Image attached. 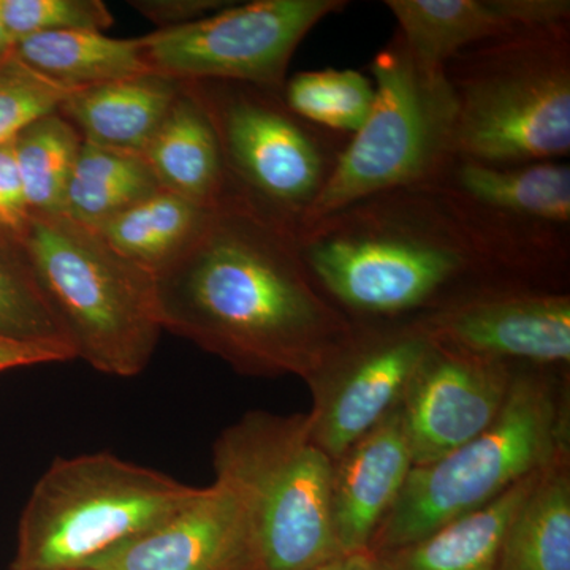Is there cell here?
<instances>
[{"mask_svg": "<svg viewBox=\"0 0 570 570\" xmlns=\"http://www.w3.org/2000/svg\"><path fill=\"white\" fill-rule=\"evenodd\" d=\"M494 570H570V456L539 475L510 520Z\"/></svg>", "mask_w": 570, "mask_h": 570, "instance_id": "22", "label": "cell"}, {"mask_svg": "<svg viewBox=\"0 0 570 570\" xmlns=\"http://www.w3.org/2000/svg\"><path fill=\"white\" fill-rule=\"evenodd\" d=\"M0 20L13 45L45 32H104L115 17L100 0H0Z\"/></svg>", "mask_w": 570, "mask_h": 570, "instance_id": "28", "label": "cell"}, {"mask_svg": "<svg viewBox=\"0 0 570 570\" xmlns=\"http://www.w3.org/2000/svg\"><path fill=\"white\" fill-rule=\"evenodd\" d=\"M0 337L71 348L20 243L0 234ZM73 354V352H71ZM75 356V355H73Z\"/></svg>", "mask_w": 570, "mask_h": 570, "instance_id": "27", "label": "cell"}, {"mask_svg": "<svg viewBox=\"0 0 570 570\" xmlns=\"http://www.w3.org/2000/svg\"><path fill=\"white\" fill-rule=\"evenodd\" d=\"M542 472L521 480L490 504L442 524L415 542L376 554L382 570L497 569L510 520Z\"/></svg>", "mask_w": 570, "mask_h": 570, "instance_id": "19", "label": "cell"}, {"mask_svg": "<svg viewBox=\"0 0 570 570\" xmlns=\"http://www.w3.org/2000/svg\"><path fill=\"white\" fill-rule=\"evenodd\" d=\"M510 272L534 287L568 276L570 167L564 160L487 165L455 159L436 181Z\"/></svg>", "mask_w": 570, "mask_h": 570, "instance_id": "10", "label": "cell"}, {"mask_svg": "<svg viewBox=\"0 0 570 570\" xmlns=\"http://www.w3.org/2000/svg\"><path fill=\"white\" fill-rule=\"evenodd\" d=\"M354 325L306 381L311 434L333 460L395 414L433 348L417 321Z\"/></svg>", "mask_w": 570, "mask_h": 570, "instance_id": "12", "label": "cell"}, {"mask_svg": "<svg viewBox=\"0 0 570 570\" xmlns=\"http://www.w3.org/2000/svg\"><path fill=\"white\" fill-rule=\"evenodd\" d=\"M70 360H75V356L66 347L0 337V373L17 370V367L70 362Z\"/></svg>", "mask_w": 570, "mask_h": 570, "instance_id": "32", "label": "cell"}, {"mask_svg": "<svg viewBox=\"0 0 570 570\" xmlns=\"http://www.w3.org/2000/svg\"><path fill=\"white\" fill-rule=\"evenodd\" d=\"M455 157L487 165L570 153V22L474 45L450 59Z\"/></svg>", "mask_w": 570, "mask_h": 570, "instance_id": "5", "label": "cell"}, {"mask_svg": "<svg viewBox=\"0 0 570 570\" xmlns=\"http://www.w3.org/2000/svg\"><path fill=\"white\" fill-rule=\"evenodd\" d=\"M295 236L307 272L352 324L414 321L479 292L530 285L436 184L373 195Z\"/></svg>", "mask_w": 570, "mask_h": 570, "instance_id": "2", "label": "cell"}, {"mask_svg": "<svg viewBox=\"0 0 570 570\" xmlns=\"http://www.w3.org/2000/svg\"><path fill=\"white\" fill-rule=\"evenodd\" d=\"M11 48H13V41H11L9 33L3 28L2 20H0V59L6 58Z\"/></svg>", "mask_w": 570, "mask_h": 570, "instance_id": "34", "label": "cell"}, {"mask_svg": "<svg viewBox=\"0 0 570 570\" xmlns=\"http://www.w3.org/2000/svg\"><path fill=\"white\" fill-rule=\"evenodd\" d=\"M70 94L10 51L0 59V145L13 140L40 116L58 110Z\"/></svg>", "mask_w": 570, "mask_h": 570, "instance_id": "29", "label": "cell"}, {"mask_svg": "<svg viewBox=\"0 0 570 570\" xmlns=\"http://www.w3.org/2000/svg\"><path fill=\"white\" fill-rule=\"evenodd\" d=\"M517 367L433 344L400 407L414 466L482 434L504 409Z\"/></svg>", "mask_w": 570, "mask_h": 570, "instance_id": "14", "label": "cell"}, {"mask_svg": "<svg viewBox=\"0 0 570 570\" xmlns=\"http://www.w3.org/2000/svg\"><path fill=\"white\" fill-rule=\"evenodd\" d=\"M164 189L214 206L227 194L223 153L208 111L189 81L141 154Z\"/></svg>", "mask_w": 570, "mask_h": 570, "instance_id": "18", "label": "cell"}, {"mask_svg": "<svg viewBox=\"0 0 570 570\" xmlns=\"http://www.w3.org/2000/svg\"><path fill=\"white\" fill-rule=\"evenodd\" d=\"M242 510L214 479L148 531L108 551L86 570H242Z\"/></svg>", "mask_w": 570, "mask_h": 570, "instance_id": "15", "label": "cell"}, {"mask_svg": "<svg viewBox=\"0 0 570 570\" xmlns=\"http://www.w3.org/2000/svg\"><path fill=\"white\" fill-rule=\"evenodd\" d=\"M564 456H570L568 374L519 366L504 409L482 434L441 460L412 468L370 551L415 542Z\"/></svg>", "mask_w": 570, "mask_h": 570, "instance_id": "4", "label": "cell"}, {"mask_svg": "<svg viewBox=\"0 0 570 570\" xmlns=\"http://www.w3.org/2000/svg\"><path fill=\"white\" fill-rule=\"evenodd\" d=\"M130 7L159 29L181 28L227 9L234 0H130Z\"/></svg>", "mask_w": 570, "mask_h": 570, "instance_id": "31", "label": "cell"}, {"mask_svg": "<svg viewBox=\"0 0 570 570\" xmlns=\"http://www.w3.org/2000/svg\"><path fill=\"white\" fill-rule=\"evenodd\" d=\"M197 490L108 452L56 460L22 510L11 570H86Z\"/></svg>", "mask_w": 570, "mask_h": 570, "instance_id": "7", "label": "cell"}, {"mask_svg": "<svg viewBox=\"0 0 570 570\" xmlns=\"http://www.w3.org/2000/svg\"><path fill=\"white\" fill-rule=\"evenodd\" d=\"M212 208L160 187L96 230L116 253L156 276L190 245Z\"/></svg>", "mask_w": 570, "mask_h": 570, "instance_id": "23", "label": "cell"}, {"mask_svg": "<svg viewBox=\"0 0 570 570\" xmlns=\"http://www.w3.org/2000/svg\"><path fill=\"white\" fill-rule=\"evenodd\" d=\"M29 213L13 140L0 145V234L20 243Z\"/></svg>", "mask_w": 570, "mask_h": 570, "instance_id": "30", "label": "cell"}, {"mask_svg": "<svg viewBox=\"0 0 570 570\" xmlns=\"http://www.w3.org/2000/svg\"><path fill=\"white\" fill-rule=\"evenodd\" d=\"M412 468L400 409L333 460L332 521L343 553L370 551Z\"/></svg>", "mask_w": 570, "mask_h": 570, "instance_id": "16", "label": "cell"}, {"mask_svg": "<svg viewBox=\"0 0 570 570\" xmlns=\"http://www.w3.org/2000/svg\"><path fill=\"white\" fill-rule=\"evenodd\" d=\"M346 0H254L140 37L153 73L178 81H235L283 92L295 51Z\"/></svg>", "mask_w": 570, "mask_h": 570, "instance_id": "11", "label": "cell"}, {"mask_svg": "<svg viewBox=\"0 0 570 570\" xmlns=\"http://www.w3.org/2000/svg\"><path fill=\"white\" fill-rule=\"evenodd\" d=\"M20 245L75 358L107 376L142 373L164 332L151 273L62 213L29 217Z\"/></svg>", "mask_w": 570, "mask_h": 570, "instance_id": "6", "label": "cell"}, {"mask_svg": "<svg viewBox=\"0 0 570 570\" xmlns=\"http://www.w3.org/2000/svg\"><path fill=\"white\" fill-rule=\"evenodd\" d=\"M283 97L288 110L303 121L352 137L366 122L376 89L358 70H309L288 78Z\"/></svg>", "mask_w": 570, "mask_h": 570, "instance_id": "26", "label": "cell"}, {"mask_svg": "<svg viewBox=\"0 0 570 570\" xmlns=\"http://www.w3.org/2000/svg\"><path fill=\"white\" fill-rule=\"evenodd\" d=\"M438 347L510 366L570 365V295L509 285L479 292L414 318Z\"/></svg>", "mask_w": 570, "mask_h": 570, "instance_id": "13", "label": "cell"}, {"mask_svg": "<svg viewBox=\"0 0 570 570\" xmlns=\"http://www.w3.org/2000/svg\"><path fill=\"white\" fill-rule=\"evenodd\" d=\"M370 70L376 89L370 116L348 138L302 228L373 195L434 183L455 159L456 100L445 70L423 67L397 32Z\"/></svg>", "mask_w": 570, "mask_h": 570, "instance_id": "8", "label": "cell"}, {"mask_svg": "<svg viewBox=\"0 0 570 570\" xmlns=\"http://www.w3.org/2000/svg\"><path fill=\"white\" fill-rule=\"evenodd\" d=\"M309 570H382V568L376 554L371 551H356V553L340 554Z\"/></svg>", "mask_w": 570, "mask_h": 570, "instance_id": "33", "label": "cell"}, {"mask_svg": "<svg viewBox=\"0 0 570 570\" xmlns=\"http://www.w3.org/2000/svg\"><path fill=\"white\" fill-rule=\"evenodd\" d=\"M189 82L216 130L227 190L296 235L351 137L303 121L283 92L246 82Z\"/></svg>", "mask_w": 570, "mask_h": 570, "instance_id": "9", "label": "cell"}, {"mask_svg": "<svg viewBox=\"0 0 570 570\" xmlns=\"http://www.w3.org/2000/svg\"><path fill=\"white\" fill-rule=\"evenodd\" d=\"M11 51L29 69L70 92L149 73L140 40L111 39L104 32L36 33L18 40Z\"/></svg>", "mask_w": 570, "mask_h": 570, "instance_id": "21", "label": "cell"}, {"mask_svg": "<svg viewBox=\"0 0 570 570\" xmlns=\"http://www.w3.org/2000/svg\"><path fill=\"white\" fill-rule=\"evenodd\" d=\"M154 281L164 332L246 376L306 382L354 332L307 272L294 232L230 190Z\"/></svg>", "mask_w": 570, "mask_h": 570, "instance_id": "1", "label": "cell"}, {"mask_svg": "<svg viewBox=\"0 0 570 570\" xmlns=\"http://www.w3.org/2000/svg\"><path fill=\"white\" fill-rule=\"evenodd\" d=\"M81 135L58 110L40 116L13 138L31 216L61 214Z\"/></svg>", "mask_w": 570, "mask_h": 570, "instance_id": "25", "label": "cell"}, {"mask_svg": "<svg viewBox=\"0 0 570 570\" xmlns=\"http://www.w3.org/2000/svg\"><path fill=\"white\" fill-rule=\"evenodd\" d=\"M216 480L242 510V570H309L340 557L332 521L333 459L307 414L249 411L213 445Z\"/></svg>", "mask_w": 570, "mask_h": 570, "instance_id": "3", "label": "cell"}, {"mask_svg": "<svg viewBox=\"0 0 570 570\" xmlns=\"http://www.w3.org/2000/svg\"><path fill=\"white\" fill-rule=\"evenodd\" d=\"M181 88L183 81L149 71L71 92L58 111L82 140L142 154Z\"/></svg>", "mask_w": 570, "mask_h": 570, "instance_id": "17", "label": "cell"}, {"mask_svg": "<svg viewBox=\"0 0 570 570\" xmlns=\"http://www.w3.org/2000/svg\"><path fill=\"white\" fill-rule=\"evenodd\" d=\"M157 189L160 184L141 154L82 140L67 184L62 214L86 227L99 228Z\"/></svg>", "mask_w": 570, "mask_h": 570, "instance_id": "24", "label": "cell"}, {"mask_svg": "<svg viewBox=\"0 0 570 570\" xmlns=\"http://www.w3.org/2000/svg\"><path fill=\"white\" fill-rule=\"evenodd\" d=\"M397 33L426 69H444L461 51L517 31L502 0H387Z\"/></svg>", "mask_w": 570, "mask_h": 570, "instance_id": "20", "label": "cell"}]
</instances>
